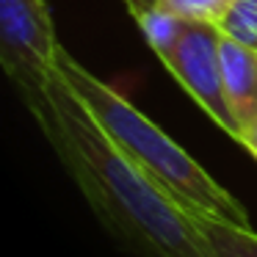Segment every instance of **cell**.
<instances>
[{
  "label": "cell",
  "mask_w": 257,
  "mask_h": 257,
  "mask_svg": "<svg viewBox=\"0 0 257 257\" xmlns=\"http://www.w3.org/2000/svg\"><path fill=\"white\" fill-rule=\"evenodd\" d=\"M53 122L45 133L100 224L136 257H216L202 229L97 124L72 86L50 78Z\"/></svg>",
  "instance_id": "obj_1"
},
{
  "label": "cell",
  "mask_w": 257,
  "mask_h": 257,
  "mask_svg": "<svg viewBox=\"0 0 257 257\" xmlns=\"http://www.w3.org/2000/svg\"><path fill=\"white\" fill-rule=\"evenodd\" d=\"M56 69L72 86V91L89 108V113L105 130L108 139L152 183L161 185L180 207H185L188 213H205V216L238 224V227H251L246 207L221 183H216L199 166V161H194L150 116H144L127 97H122L116 89H111L94 72H89L64 47H58Z\"/></svg>",
  "instance_id": "obj_2"
},
{
  "label": "cell",
  "mask_w": 257,
  "mask_h": 257,
  "mask_svg": "<svg viewBox=\"0 0 257 257\" xmlns=\"http://www.w3.org/2000/svg\"><path fill=\"white\" fill-rule=\"evenodd\" d=\"M58 36L45 0H0V64L39 130L53 122L50 78L56 72Z\"/></svg>",
  "instance_id": "obj_3"
},
{
  "label": "cell",
  "mask_w": 257,
  "mask_h": 257,
  "mask_svg": "<svg viewBox=\"0 0 257 257\" xmlns=\"http://www.w3.org/2000/svg\"><path fill=\"white\" fill-rule=\"evenodd\" d=\"M174 80L188 91V97L229 136L238 141L240 130L224 89L221 67V28L218 23H185L180 36L158 56Z\"/></svg>",
  "instance_id": "obj_4"
},
{
  "label": "cell",
  "mask_w": 257,
  "mask_h": 257,
  "mask_svg": "<svg viewBox=\"0 0 257 257\" xmlns=\"http://www.w3.org/2000/svg\"><path fill=\"white\" fill-rule=\"evenodd\" d=\"M221 67L227 100L243 139L246 130L257 124V50L221 34Z\"/></svg>",
  "instance_id": "obj_5"
},
{
  "label": "cell",
  "mask_w": 257,
  "mask_h": 257,
  "mask_svg": "<svg viewBox=\"0 0 257 257\" xmlns=\"http://www.w3.org/2000/svg\"><path fill=\"white\" fill-rule=\"evenodd\" d=\"M188 216L202 229L216 257H257L254 227H238V224L221 221V218L205 216V213H188Z\"/></svg>",
  "instance_id": "obj_6"
},
{
  "label": "cell",
  "mask_w": 257,
  "mask_h": 257,
  "mask_svg": "<svg viewBox=\"0 0 257 257\" xmlns=\"http://www.w3.org/2000/svg\"><path fill=\"white\" fill-rule=\"evenodd\" d=\"M232 0H124L130 17L139 20L144 14H172L185 23H218Z\"/></svg>",
  "instance_id": "obj_7"
},
{
  "label": "cell",
  "mask_w": 257,
  "mask_h": 257,
  "mask_svg": "<svg viewBox=\"0 0 257 257\" xmlns=\"http://www.w3.org/2000/svg\"><path fill=\"white\" fill-rule=\"evenodd\" d=\"M218 28L224 36H232L257 50V0H232L218 20Z\"/></svg>",
  "instance_id": "obj_8"
},
{
  "label": "cell",
  "mask_w": 257,
  "mask_h": 257,
  "mask_svg": "<svg viewBox=\"0 0 257 257\" xmlns=\"http://www.w3.org/2000/svg\"><path fill=\"white\" fill-rule=\"evenodd\" d=\"M240 144H243L246 150H249L251 155L257 158V124H254V127H249V130H246V133H243V139H240Z\"/></svg>",
  "instance_id": "obj_9"
}]
</instances>
